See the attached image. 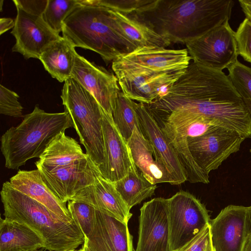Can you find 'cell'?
Returning <instances> with one entry per match:
<instances>
[{
	"instance_id": "obj_1",
	"label": "cell",
	"mask_w": 251,
	"mask_h": 251,
	"mask_svg": "<svg viewBox=\"0 0 251 251\" xmlns=\"http://www.w3.org/2000/svg\"><path fill=\"white\" fill-rule=\"evenodd\" d=\"M146 104L158 123L173 126L203 118L216 126L251 138L250 114L222 71L193 61L165 93Z\"/></svg>"
},
{
	"instance_id": "obj_2",
	"label": "cell",
	"mask_w": 251,
	"mask_h": 251,
	"mask_svg": "<svg viewBox=\"0 0 251 251\" xmlns=\"http://www.w3.org/2000/svg\"><path fill=\"white\" fill-rule=\"evenodd\" d=\"M232 0H151L130 15L171 43L197 38L228 21Z\"/></svg>"
},
{
	"instance_id": "obj_3",
	"label": "cell",
	"mask_w": 251,
	"mask_h": 251,
	"mask_svg": "<svg viewBox=\"0 0 251 251\" xmlns=\"http://www.w3.org/2000/svg\"><path fill=\"white\" fill-rule=\"evenodd\" d=\"M4 218L22 224L36 232L49 251H68L82 245L85 237L74 222L63 221L44 205L13 188L9 181L0 192Z\"/></svg>"
},
{
	"instance_id": "obj_4",
	"label": "cell",
	"mask_w": 251,
	"mask_h": 251,
	"mask_svg": "<svg viewBox=\"0 0 251 251\" xmlns=\"http://www.w3.org/2000/svg\"><path fill=\"white\" fill-rule=\"evenodd\" d=\"M62 32L75 47L98 53L106 64L138 48L118 30L110 9L82 0L64 22Z\"/></svg>"
},
{
	"instance_id": "obj_5",
	"label": "cell",
	"mask_w": 251,
	"mask_h": 251,
	"mask_svg": "<svg viewBox=\"0 0 251 251\" xmlns=\"http://www.w3.org/2000/svg\"><path fill=\"white\" fill-rule=\"evenodd\" d=\"M74 127L67 111L48 113L36 105L18 126L11 127L1 137L5 167L17 170L28 160L40 158L56 135Z\"/></svg>"
},
{
	"instance_id": "obj_6",
	"label": "cell",
	"mask_w": 251,
	"mask_h": 251,
	"mask_svg": "<svg viewBox=\"0 0 251 251\" xmlns=\"http://www.w3.org/2000/svg\"><path fill=\"white\" fill-rule=\"evenodd\" d=\"M60 97L86 154L99 168L104 158L102 108L91 93L72 78L64 82Z\"/></svg>"
},
{
	"instance_id": "obj_7",
	"label": "cell",
	"mask_w": 251,
	"mask_h": 251,
	"mask_svg": "<svg viewBox=\"0 0 251 251\" xmlns=\"http://www.w3.org/2000/svg\"><path fill=\"white\" fill-rule=\"evenodd\" d=\"M171 251H178L210 222L205 205L190 193L180 191L168 199Z\"/></svg>"
},
{
	"instance_id": "obj_8",
	"label": "cell",
	"mask_w": 251,
	"mask_h": 251,
	"mask_svg": "<svg viewBox=\"0 0 251 251\" xmlns=\"http://www.w3.org/2000/svg\"><path fill=\"white\" fill-rule=\"evenodd\" d=\"M185 44L193 62L208 68L222 71L237 60L235 32L228 21Z\"/></svg>"
},
{
	"instance_id": "obj_9",
	"label": "cell",
	"mask_w": 251,
	"mask_h": 251,
	"mask_svg": "<svg viewBox=\"0 0 251 251\" xmlns=\"http://www.w3.org/2000/svg\"><path fill=\"white\" fill-rule=\"evenodd\" d=\"M245 139L235 131L218 126H213L201 136L187 138L193 157L207 175L237 152Z\"/></svg>"
},
{
	"instance_id": "obj_10",
	"label": "cell",
	"mask_w": 251,
	"mask_h": 251,
	"mask_svg": "<svg viewBox=\"0 0 251 251\" xmlns=\"http://www.w3.org/2000/svg\"><path fill=\"white\" fill-rule=\"evenodd\" d=\"M191 59L186 49L174 50L158 47H141L113 61L112 68L114 73L172 72L185 70Z\"/></svg>"
},
{
	"instance_id": "obj_11",
	"label": "cell",
	"mask_w": 251,
	"mask_h": 251,
	"mask_svg": "<svg viewBox=\"0 0 251 251\" xmlns=\"http://www.w3.org/2000/svg\"><path fill=\"white\" fill-rule=\"evenodd\" d=\"M39 170L48 186L65 203L89 190L101 175L89 156L51 171Z\"/></svg>"
},
{
	"instance_id": "obj_12",
	"label": "cell",
	"mask_w": 251,
	"mask_h": 251,
	"mask_svg": "<svg viewBox=\"0 0 251 251\" xmlns=\"http://www.w3.org/2000/svg\"><path fill=\"white\" fill-rule=\"evenodd\" d=\"M209 226L214 251H242L251 232V206L229 205Z\"/></svg>"
},
{
	"instance_id": "obj_13",
	"label": "cell",
	"mask_w": 251,
	"mask_h": 251,
	"mask_svg": "<svg viewBox=\"0 0 251 251\" xmlns=\"http://www.w3.org/2000/svg\"><path fill=\"white\" fill-rule=\"evenodd\" d=\"M136 251H171L168 199L156 198L140 208Z\"/></svg>"
},
{
	"instance_id": "obj_14",
	"label": "cell",
	"mask_w": 251,
	"mask_h": 251,
	"mask_svg": "<svg viewBox=\"0 0 251 251\" xmlns=\"http://www.w3.org/2000/svg\"><path fill=\"white\" fill-rule=\"evenodd\" d=\"M71 78L91 93L105 112L112 116L121 91L115 75L76 52Z\"/></svg>"
},
{
	"instance_id": "obj_15",
	"label": "cell",
	"mask_w": 251,
	"mask_h": 251,
	"mask_svg": "<svg viewBox=\"0 0 251 251\" xmlns=\"http://www.w3.org/2000/svg\"><path fill=\"white\" fill-rule=\"evenodd\" d=\"M186 69L167 72H116L114 74L126 97L138 102L149 104L165 93Z\"/></svg>"
},
{
	"instance_id": "obj_16",
	"label": "cell",
	"mask_w": 251,
	"mask_h": 251,
	"mask_svg": "<svg viewBox=\"0 0 251 251\" xmlns=\"http://www.w3.org/2000/svg\"><path fill=\"white\" fill-rule=\"evenodd\" d=\"M16 7L15 26L11 32L16 42L12 50L20 53L27 59H39L45 49L61 36L52 30L42 17Z\"/></svg>"
},
{
	"instance_id": "obj_17",
	"label": "cell",
	"mask_w": 251,
	"mask_h": 251,
	"mask_svg": "<svg viewBox=\"0 0 251 251\" xmlns=\"http://www.w3.org/2000/svg\"><path fill=\"white\" fill-rule=\"evenodd\" d=\"M101 125L104 158L103 164L98 168L103 178L114 183L126 176L136 166L127 143L115 126L112 116L103 109Z\"/></svg>"
},
{
	"instance_id": "obj_18",
	"label": "cell",
	"mask_w": 251,
	"mask_h": 251,
	"mask_svg": "<svg viewBox=\"0 0 251 251\" xmlns=\"http://www.w3.org/2000/svg\"><path fill=\"white\" fill-rule=\"evenodd\" d=\"M128 223L95 211L92 233L85 237L84 251H133Z\"/></svg>"
},
{
	"instance_id": "obj_19",
	"label": "cell",
	"mask_w": 251,
	"mask_h": 251,
	"mask_svg": "<svg viewBox=\"0 0 251 251\" xmlns=\"http://www.w3.org/2000/svg\"><path fill=\"white\" fill-rule=\"evenodd\" d=\"M136 111L143 134L155 149L173 180V185L187 181L186 174L167 136L146 104L137 102Z\"/></svg>"
},
{
	"instance_id": "obj_20",
	"label": "cell",
	"mask_w": 251,
	"mask_h": 251,
	"mask_svg": "<svg viewBox=\"0 0 251 251\" xmlns=\"http://www.w3.org/2000/svg\"><path fill=\"white\" fill-rule=\"evenodd\" d=\"M12 187L41 203L63 221L73 223L66 203L53 192L38 169L20 170L9 180Z\"/></svg>"
},
{
	"instance_id": "obj_21",
	"label": "cell",
	"mask_w": 251,
	"mask_h": 251,
	"mask_svg": "<svg viewBox=\"0 0 251 251\" xmlns=\"http://www.w3.org/2000/svg\"><path fill=\"white\" fill-rule=\"evenodd\" d=\"M127 143L136 168L148 181L153 184L173 185L172 177L161 158L141 129L135 127Z\"/></svg>"
},
{
	"instance_id": "obj_22",
	"label": "cell",
	"mask_w": 251,
	"mask_h": 251,
	"mask_svg": "<svg viewBox=\"0 0 251 251\" xmlns=\"http://www.w3.org/2000/svg\"><path fill=\"white\" fill-rule=\"evenodd\" d=\"M75 201L87 203L96 210L126 223H128L132 215L114 183L101 175L96 178L89 191Z\"/></svg>"
},
{
	"instance_id": "obj_23",
	"label": "cell",
	"mask_w": 251,
	"mask_h": 251,
	"mask_svg": "<svg viewBox=\"0 0 251 251\" xmlns=\"http://www.w3.org/2000/svg\"><path fill=\"white\" fill-rule=\"evenodd\" d=\"M88 156L75 139L62 131L50 142L35 165L38 170L51 171Z\"/></svg>"
},
{
	"instance_id": "obj_24",
	"label": "cell",
	"mask_w": 251,
	"mask_h": 251,
	"mask_svg": "<svg viewBox=\"0 0 251 251\" xmlns=\"http://www.w3.org/2000/svg\"><path fill=\"white\" fill-rule=\"evenodd\" d=\"M76 53L72 43L61 36L45 49L39 59L53 78L63 82L71 78Z\"/></svg>"
},
{
	"instance_id": "obj_25",
	"label": "cell",
	"mask_w": 251,
	"mask_h": 251,
	"mask_svg": "<svg viewBox=\"0 0 251 251\" xmlns=\"http://www.w3.org/2000/svg\"><path fill=\"white\" fill-rule=\"evenodd\" d=\"M42 239L29 227L5 218L0 220V251H36L44 248Z\"/></svg>"
},
{
	"instance_id": "obj_26",
	"label": "cell",
	"mask_w": 251,
	"mask_h": 251,
	"mask_svg": "<svg viewBox=\"0 0 251 251\" xmlns=\"http://www.w3.org/2000/svg\"><path fill=\"white\" fill-rule=\"evenodd\" d=\"M110 10L118 30L137 47L166 48L171 44L134 16Z\"/></svg>"
},
{
	"instance_id": "obj_27",
	"label": "cell",
	"mask_w": 251,
	"mask_h": 251,
	"mask_svg": "<svg viewBox=\"0 0 251 251\" xmlns=\"http://www.w3.org/2000/svg\"><path fill=\"white\" fill-rule=\"evenodd\" d=\"M158 124L167 136L186 174L187 181L191 183H208L209 175L205 173L195 161L189 148L187 138L165 124Z\"/></svg>"
},
{
	"instance_id": "obj_28",
	"label": "cell",
	"mask_w": 251,
	"mask_h": 251,
	"mask_svg": "<svg viewBox=\"0 0 251 251\" xmlns=\"http://www.w3.org/2000/svg\"><path fill=\"white\" fill-rule=\"evenodd\" d=\"M113 183L130 209L151 197L157 188L156 184L148 181L136 166L131 168L126 176Z\"/></svg>"
},
{
	"instance_id": "obj_29",
	"label": "cell",
	"mask_w": 251,
	"mask_h": 251,
	"mask_svg": "<svg viewBox=\"0 0 251 251\" xmlns=\"http://www.w3.org/2000/svg\"><path fill=\"white\" fill-rule=\"evenodd\" d=\"M135 101L126 97L121 91L118 95L112 114L113 122L126 142L135 127L141 129Z\"/></svg>"
},
{
	"instance_id": "obj_30",
	"label": "cell",
	"mask_w": 251,
	"mask_h": 251,
	"mask_svg": "<svg viewBox=\"0 0 251 251\" xmlns=\"http://www.w3.org/2000/svg\"><path fill=\"white\" fill-rule=\"evenodd\" d=\"M81 3V0H48L42 18L52 30L59 34L66 19Z\"/></svg>"
},
{
	"instance_id": "obj_31",
	"label": "cell",
	"mask_w": 251,
	"mask_h": 251,
	"mask_svg": "<svg viewBox=\"0 0 251 251\" xmlns=\"http://www.w3.org/2000/svg\"><path fill=\"white\" fill-rule=\"evenodd\" d=\"M227 70L228 76L241 97L251 117V68L237 60Z\"/></svg>"
},
{
	"instance_id": "obj_32",
	"label": "cell",
	"mask_w": 251,
	"mask_h": 251,
	"mask_svg": "<svg viewBox=\"0 0 251 251\" xmlns=\"http://www.w3.org/2000/svg\"><path fill=\"white\" fill-rule=\"evenodd\" d=\"M67 208L84 237L89 236L93 229L96 209L87 203L73 201H68Z\"/></svg>"
},
{
	"instance_id": "obj_33",
	"label": "cell",
	"mask_w": 251,
	"mask_h": 251,
	"mask_svg": "<svg viewBox=\"0 0 251 251\" xmlns=\"http://www.w3.org/2000/svg\"><path fill=\"white\" fill-rule=\"evenodd\" d=\"M19 98L16 93L0 85V114L14 118L23 117V107L19 101Z\"/></svg>"
},
{
	"instance_id": "obj_34",
	"label": "cell",
	"mask_w": 251,
	"mask_h": 251,
	"mask_svg": "<svg viewBox=\"0 0 251 251\" xmlns=\"http://www.w3.org/2000/svg\"><path fill=\"white\" fill-rule=\"evenodd\" d=\"M235 35L238 55L251 63V21L246 18L235 32Z\"/></svg>"
},
{
	"instance_id": "obj_35",
	"label": "cell",
	"mask_w": 251,
	"mask_h": 251,
	"mask_svg": "<svg viewBox=\"0 0 251 251\" xmlns=\"http://www.w3.org/2000/svg\"><path fill=\"white\" fill-rule=\"evenodd\" d=\"M16 6L27 13L42 17L47 7L48 0H14Z\"/></svg>"
},
{
	"instance_id": "obj_36",
	"label": "cell",
	"mask_w": 251,
	"mask_h": 251,
	"mask_svg": "<svg viewBox=\"0 0 251 251\" xmlns=\"http://www.w3.org/2000/svg\"><path fill=\"white\" fill-rule=\"evenodd\" d=\"M210 239L209 225L178 251H205Z\"/></svg>"
},
{
	"instance_id": "obj_37",
	"label": "cell",
	"mask_w": 251,
	"mask_h": 251,
	"mask_svg": "<svg viewBox=\"0 0 251 251\" xmlns=\"http://www.w3.org/2000/svg\"><path fill=\"white\" fill-rule=\"evenodd\" d=\"M15 26V21L9 18L0 19V34L4 33Z\"/></svg>"
},
{
	"instance_id": "obj_38",
	"label": "cell",
	"mask_w": 251,
	"mask_h": 251,
	"mask_svg": "<svg viewBox=\"0 0 251 251\" xmlns=\"http://www.w3.org/2000/svg\"><path fill=\"white\" fill-rule=\"evenodd\" d=\"M238 1L246 18L251 21V0H239Z\"/></svg>"
},
{
	"instance_id": "obj_39",
	"label": "cell",
	"mask_w": 251,
	"mask_h": 251,
	"mask_svg": "<svg viewBox=\"0 0 251 251\" xmlns=\"http://www.w3.org/2000/svg\"><path fill=\"white\" fill-rule=\"evenodd\" d=\"M242 251H251V232L247 237Z\"/></svg>"
},
{
	"instance_id": "obj_40",
	"label": "cell",
	"mask_w": 251,
	"mask_h": 251,
	"mask_svg": "<svg viewBox=\"0 0 251 251\" xmlns=\"http://www.w3.org/2000/svg\"><path fill=\"white\" fill-rule=\"evenodd\" d=\"M205 251H214L211 244V238L209 239L207 243V247Z\"/></svg>"
},
{
	"instance_id": "obj_41",
	"label": "cell",
	"mask_w": 251,
	"mask_h": 251,
	"mask_svg": "<svg viewBox=\"0 0 251 251\" xmlns=\"http://www.w3.org/2000/svg\"><path fill=\"white\" fill-rule=\"evenodd\" d=\"M68 251H82V248H80L78 250H75Z\"/></svg>"
},
{
	"instance_id": "obj_42",
	"label": "cell",
	"mask_w": 251,
	"mask_h": 251,
	"mask_svg": "<svg viewBox=\"0 0 251 251\" xmlns=\"http://www.w3.org/2000/svg\"><path fill=\"white\" fill-rule=\"evenodd\" d=\"M23 251L18 250H14V251Z\"/></svg>"
},
{
	"instance_id": "obj_43",
	"label": "cell",
	"mask_w": 251,
	"mask_h": 251,
	"mask_svg": "<svg viewBox=\"0 0 251 251\" xmlns=\"http://www.w3.org/2000/svg\"><path fill=\"white\" fill-rule=\"evenodd\" d=\"M250 152L251 153V149L250 150Z\"/></svg>"
},
{
	"instance_id": "obj_44",
	"label": "cell",
	"mask_w": 251,
	"mask_h": 251,
	"mask_svg": "<svg viewBox=\"0 0 251 251\" xmlns=\"http://www.w3.org/2000/svg\"><path fill=\"white\" fill-rule=\"evenodd\" d=\"M82 251H84L83 250V249H82Z\"/></svg>"
},
{
	"instance_id": "obj_45",
	"label": "cell",
	"mask_w": 251,
	"mask_h": 251,
	"mask_svg": "<svg viewBox=\"0 0 251 251\" xmlns=\"http://www.w3.org/2000/svg\"><path fill=\"white\" fill-rule=\"evenodd\" d=\"M40 251L38 250V251Z\"/></svg>"
}]
</instances>
